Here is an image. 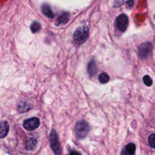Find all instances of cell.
<instances>
[{"mask_svg":"<svg viewBox=\"0 0 155 155\" xmlns=\"http://www.w3.org/2000/svg\"><path fill=\"white\" fill-rule=\"evenodd\" d=\"M151 42H145L140 44L138 48V54L142 59L146 58L151 51Z\"/></svg>","mask_w":155,"mask_h":155,"instance_id":"cell-6","label":"cell"},{"mask_svg":"<svg viewBox=\"0 0 155 155\" xmlns=\"http://www.w3.org/2000/svg\"><path fill=\"white\" fill-rule=\"evenodd\" d=\"M88 28L87 25H84L78 27L73 34V39L74 42L81 45L84 43L88 37Z\"/></svg>","mask_w":155,"mask_h":155,"instance_id":"cell-1","label":"cell"},{"mask_svg":"<svg viewBox=\"0 0 155 155\" xmlns=\"http://www.w3.org/2000/svg\"><path fill=\"white\" fill-rule=\"evenodd\" d=\"M9 130L8 124L7 121H1L0 122V139L5 137Z\"/></svg>","mask_w":155,"mask_h":155,"instance_id":"cell-8","label":"cell"},{"mask_svg":"<svg viewBox=\"0 0 155 155\" xmlns=\"http://www.w3.org/2000/svg\"><path fill=\"white\" fill-rule=\"evenodd\" d=\"M31 107V105L28 102L21 101L18 104L17 110L19 113H24L30 110Z\"/></svg>","mask_w":155,"mask_h":155,"instance_id":"cell-9","label":"cell"},{"mask_svg":"<svg viewBox=\"0 0 155 155\" xmlns=\"http://www.w3.org/2000/svg\"><path fill=\"white\" fill-rule=\"evenodd\" d=\"M36 144V140L34 138H31L27 142L26 148L27 150H32L35 147Z\"/></svg>","mask_w":155,"mask_h":155,"instance_id":"cell-15","label":"cell"},{"mask_svg":"<svg viewBox=\"0 0 155 155\" xmlns=\"http://www.w3.org/2000/svg\"><path fill=\"white\" fill-rule=\"evenodd\" d=\"M49 142L50 147L53 151L56 154H60L61 153L60 144L59 142L58 136L55 130H52L49 135Z\"/></svg>","mask_w":155,"mask_h":155,"instance_id":"cell-3","label":"cell"},{"mask_svg":"<svg viewBox=\"0 0 155 155\" xmlns=\"http://www.w3.org/2000/svg\"><path fill=\"white\" fill-rule=\"evenodd\" d=\"M40 125V120L38 117H33L26 119L23 123L24 128L28 131H32L37 128Z\"/></svg>","mask_w":155,"mask_h":155,"instance_id":"cell-5","label":"cell"},{"mask_svg":"<svg viewBox=\"0 0 155 155\" xmlns=\"http://www.w3.org/2000/svg\"><path fill=\"white\" fill-rule=\"evenodd\" d=\"M41 28V25L39 22L37 21L33 22L31 25H30V30L32 33H35L39 31Z\"/></svg>","mask_w":155,"mask_h":155,"instance_id":"cell-14","label":"cell"},{"mask_svg":"<svg viewBox=\"0 0 155 155\" xmlns=\"http://www.w3.org/2000/svg\"><path fill=\"white\" fill-rule=\"evenodd\" d=\"M68 21H69V14L68 13L64 12L61 14V15H60L58 18V19L55 22V25L56 26L65 25L68 22Z\"/></svg>","mask_w":155,"mask_h":155,"instance_id":"cell-7","label":"cell"},{"mask_svg":"<svg viewBox=\"0 0 155 155\" xmlns=\"http://www.w3.org/2000/svg\"><path fill=\"white\" fill-rule=\"evenodd\" d=\"M90 130L88 124L85 120L77 122L75 125V133L78 139H83L87 135Z\"/></svg>","mask_w":155,"mask_h":155,"instance_id":"cell-2","label":"cell"},{"mask_svg":"<svg viewBox=\"0 0 155 155\" xmlns=\"http://www.w3.org/2000/svg\"><path fill=\"white\" fill-rule=\"evenodd\" d=\"M98 79L101 84H106L109 81L110 77L107 73H102L99 75Z\"/></svg>","mask_w":155,"mask_h":155,"instance_id":"cell-12","label":"cell"},{"mask_svg":"<svg viewBox=\"0 0 155 155\" xmlns=\"http://www.w3.org/2000/svg\"><path fill=\"white\" fill-rule=\"evenodd\" d=\"M125 150L127 154H134L136 151V145L133 143H130L126 145Z\"/></svg>","mask_w":155,"mask_h":155,"instance_id":"cell-13","label":"cell"},{"mask_svg":"<svg viewBox=\"0 0 155 155\" xmlns=\"http://www.w3.org/2000/svg\"><path fill=\"white\" fill-rule=\"evenodd\" d=\"M117 28L121 31L124 32L127 28L128 25V18L125 14L119 15L116 20Z\"/></svg>","mask_w":155,"mask_h":155,"instance_id":"cell-4","label":"cell"},{"mask_svg":"<svg viewBox=\"0 0 155 155\" xmlns=\"http://www.w3.org/2000/svg\"><path fill=\"white\" fill-rule=\"evenodd\" d=\"M42 13L47 17L52 18L54 16V15L53 13V12L52 11V9L51 7L47 4H44L42 5Z\"/></svg>","mask_w":155,"mask_h":155,"instance_id":"cell-10","label":"cell"},{"mask_svg":"<svg viewBox=\"0 0 155 155\" xmlns=\"http://www.w3.org/2000/svg\"><path fill=\"white\" fill-rule=\"evenodd\" d=\"M97 70L96 62L94 60H91L87 65V72L90 76H93Z\"/></svg>","mask_w":155,"mask_h":155,"instance_id":"cell-11","label":"cell"},{"mask_svg":"<svg viewBox=\"0 0 155 155\" xmlns=\"http://www.w3.org/2000/svg\"><path fill=\"white\" fill-rule=\"evenodd\" d=\"M148 142L149 145L152 148L154 149V133H152L149 136Z\"/></svg>","mask_w":155,"mask_h":155,"instance_id":"cell-17","label":"cell"},{"mask_svg":"<svg viewBox=\"0 0 155 155\" xmlns=\"http://www.w3.org/2000/svg\"><path fill=\"white\" fill-rule=\"evenodd\" d=\"M143 82L144 84L145 85H147V87H150L153 84V81H152L151 78H150V76L148 74L145 75L143 77Z\"/></svg>","mask_w":155,"mask_h":155,"instance_id":"cell-16","label":"cell"}]
</instances>
